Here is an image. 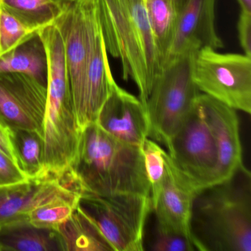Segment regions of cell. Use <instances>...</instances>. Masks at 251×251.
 <instances>
[{
	"label": "cell",
	"instance_id": "1",
	"mask_svg": "<svg viewBox=\"0 0 251 251\" xmlns=\"http://www.w3.org/2000/svg\"><path fill=\"white\" fill-rule=\"evenodd\" d=\"M190 227L197 251H251V177L245 167L197 194Z\"/></svg>",
	"mask_w": 251,
	"mask_h": 251
},
{
	"label": "cell",
	"instance_id": "2",
	"mask_svg": "<svg viewBox=\"0 0 251 251\" xmlns=\"http://www.w3.org/2000/svg\"><path fill=\"white\" fill-rule=\"evenodd\" d=\"M98 7L107 52L120 60L123 78L134 82L145 105L164 66L145 0H98Z\"/></svg>",
	"mask_w": 251,
	"mask_h": 251
},
{
	"label": "cell",
	"instance_id": "3",
	"mask_svg": "<svg viewBox=\"0 0 251 251\" xmlns=\"http://www.w3.org/2000/svg\"><path fill=\"white\" fill-rule=\"evenodd\" d=\"M67 173L83 192L151 196L142 148L112 137L96 123L82 130L77 153Z\"/></svg>",
	"mask_w": 251,
	"mask_h": 251
},
{
	"label": "cell",
	"instance_id": "4",
	"mask_svg": "<svg viewBox=\"0 0 251 251\" xmlns=\"http://www.w3.org/2000/svg\"><path fill=\"white\" fill-rule=\"evenodd\" d=\"M39 33L48 58L44 172L46 176L62 177L77 153L81 130L75 111L61 30L54 23Z\"/></svg>",
	"mask_w": 251,
	"mask_h": 251
},
{
	"label": "cell",
	"instance_id": "5",
	"mask_svg": "<svg viewBox=\"0 0 251 251\" xmlns=\"http://www.w3.org/2000/svg\"><path fill=\"white\" fill-rule=\"evenodd\" d=\"M197 51L185 52L164 64L145 103L150 138L165 147L184 123L201 93L192 78Z\"/></svg>",
	"mask_w": 251,
	"mask_h": 251
},
{
	"label": "cell",
	"instance_id": "6",
	"mask_svg": "<svg viewBox=\"0 0 251 251\" xmlns=\"http://www.w3.org/2000/svg\"><path fill=\"white\" fill-rule=\"evenodd\" d=\"M77 206L94 222L114 251H142L147 219L152 211L150 195L83 192Z\"/></svg>",
	"mask_w": 251,
	"mask_h": 251
},
{
	"label": "cell",
	"instance_id": "7",
	"mask_svg": "<svg viewBox=\"0 0 251 251\" xmlns=\"http://www.w3.org/2000/svg\"><path fill=\"white\" fill-rule=\"evenodd\" d=\"M192 78L201 93L251 114V57L202 48L194 56Z\"/></svg>",
	"mask_w": 251,
	"mask_h": 251
},
{
	"label": "cell",
	"instance_id": "8",
	"mask_svg": "<svg viewBox=\"0 0 251 251\" xmlns=\"http://www.w3.org/2000/svg\"><path fill=\"white\" fill-rule=\"evenodd\" d=\"M166 148L172 163L197 192L217 183V144L198 100Z\"/></svg>",
	"mask_w": 251,
	"mask_h": 251
},
{
	"label": "cell",
	"instance_id": "9",
	"mask_svg": "<svg viewBox=\"0 0 251 251\" xmlns=\"http://www.w3.org/2000/svg\"><path fill=\"white\" fill-rule=\"evenodd\" d=\"M55 23L64 39L66 62L75 111L81 100L92 49L97 36L102 30L98 0H73Z\"/></svg>",
	"mask_w": 251,
	"mask_h": 251
},
{
	"label": "cell",
	"instance_id": "10",
	"mask_svg": "<svg viewBox=\"0 0 251 251\" xmlns=\"http://www.w3.org/2000/svg\"><path fill=\"white\" fill-rule=\"evenodd\" d=\"M83 192L75 180L65 176H42L0 186V227L28 220L27 214L32 209L54 201L78 202Z\"/></svg>",
	"mask_w": 251,
	"mask_h": 251
},
{
	"label": "cell",
	"instance_id": "11",
	"mask_svg": "<svg viewBox=\"0 0 251 251\" xmlns=\"http://www.w3.org/2000/svg\"><path fill=\"white\" fill-rule=\"evenodd\" d=\"M47 94V86L27 75L0 73V117L11 128L44 138Z\"/></svg>",
	"mask_w": 251,
	"mask_h": 251
},
{
	"label": "cell",
	"instance_id": "12",
	"mask_svg": "<svg viewBox=\"0 0 251 251\" xmlns=\"http://www.w3.org/2000/svg\"><path fill=\"white\" fill-rule=\"evenodd\" d=\"M197 192L172 163L166 153V170L156 195L151 198L156 229L192 240L191 216ZM194 243V242H193Z\"/></svg>",
	"mask_w": 251,
	"mask_h": 251
},
{
	"label": "cell",
	"instance_id": "13",
	"mask_svg": "<svg viewBox=\"0 0 251 251\" xmlns=\"http://www.w3.org/2000/svg\"><path fill=\"white\" fill-rule=\"evenodd\" d=\"M110 136L124 143L142 148L150 138V121L146 106L139 98L120 87L117 82L96 121Z\"/></svg>",
	"mask_w": 251,
	"mask_h": 251
},
{
	"label": "cell",
	"instance_id": "14",
	"mask_svg": "<svg viewBox=\"0 0 251 251\" xmlns=\"http://www.w3.org/2000/svg\"><path fill=\"white\" fill-rule=\"evenodd\" d=\"M216 3L217 0H184L164 64L189 51L223 48L216 29Z\"/></svg>",
	"mask_w": 251,
	"mask_h": 251
},
{
	"label": "cell",
	"instance_id": "15",
	"mask_svg": "<svg viewBox=\"0 0 251 251\" xmlns=\"http://www.w3.org/2000/svg\"><path fill=\"white\" fill-rule=\"evenodd\" d=\"M198 102L215 139L218 151L217 183L228 180L244 167L236 110L201 93Z\"/></svg>",
	"mask_w": 251,
	"mask_h": 251
},
{
	"label": "cell",
	"instance_id": "16",
	"mask_svg": "<svg viewBox=\"0 0 251 251\" xmlns=\"http://www.w3.org/2000/svg\"><path fill=\"white\" fill-rule=\"evenodd\" d=\"M108 54L101 30L97 36L89 58L81 100L75 111L81 131L91 123H95L100 110L111 94L116 82L111 73Z\"/></svg>",
	"mask_w": 251,
	"mask_h": 251
},
{
	"label": "cell",
	"instance_id": "17",
	"mask_svg": "<svg viewBox=\"0 0 251 251\" xmlns=\"http://www.w3.org/2000/svg\"><path fill=\"white\" fill-rule=\"evenodd\" d=\"M0 251H65L58 230L42 228L28 220L0 227Z\"/></svg>",
	"mask_w": 251,
	"mask_h": 251
},
{
	"label": "cell",
	"instance_id": "18",
	"mask_svg": "<svg viewBox=\"0 0 251 251\" xmlns=\"http://www.w3.org/2000/svg\"><path fill=\"white\" fill-rule=\"evenodd\" d=\"M0 73L27 75L47 86L48 58L39 32L14 50L0 57Z\"/></svg>",
	"mask_w": 251,
	"mask_h": 251
},
{
	"label": "cell",
	"instance_id": "19",
	"mask_svg": "<svg viewBox=\"0 0 251 251\" xmlns=\"http://www.w3.org/2000/svg\"><path fill=\"white\" fill-rule=\"evenodd\" d=\"M56 230L65 251H114L96 224L78 206Z\"/></svg>",
	"mask_w": 251,
	"mask_h": 251
},
{
	"label": "cell",
	"instance_id": "20",
	"mask_svg": "<svg viewBox=\"0 0 251 251\" xmlns=\"http://www.w3.org/2000/svg\"><path fill=\"white\" fill-rule=\"evenodd\" d=\"M0 5L38 31L55 23L65 9L55 0H0Z\"/></svg>",
	"mask_w": 251,
	"mask_h": 251
},
{
	"label": "cell",
	"instance_id": "21",
	"mask_svg": "<svg viewBox=\"0 0 251 251\" xmlns=\"http://www.w3.org/2000/svg\"><path fill=\"white\" fill-rule=\"evenodd\" d=\"M151 30L165 61L171 46L180 8L172 0H145Z\"/></svg>",
	"mask_w": 251,
	"mask_h": 251
},
{
	"label": "cell",
	"instance_id": "22",
	"mask_svg": "<svg viewBox=\"0 0 251 251\" xmlns=\"http://www.w3.org/2000/svg\"><path fill=\"white\" fill-rule=\"evenodd\" d=\"M11 129L20 168L28 178L48 176L44 172L43 136L32 130Z\"/></svg>",
	"mask_w": 251,
	"mask_h": 251
},
{
	"label": "cell",
	"instance_id": "23",
	"mask_svg": "<svg viewBox=\"0 0 251 251\" xmlns=\"http://www.w3.org/2000/svg\"><path fill=\"white\" fill-rule=\"evenodd\" d=\"M38 32L0 5V57L14 50Z\"/></svg>",
	"mask_w": 251,
	"mask_h": 251
},
{
	"label": "cell",
	"instance_id": "24",
	"mask_svg": "<svg viewBox=\"0 0 251 251\" xmlns=\"http://www.w3.org/2000/svg\"><path fill=\"white\" fill-rule=\"evenodd\" d=\"M78 202L58 201L36 207L27 214L29 221L33 226L42 228L56 230L70 219Z\"/></svg>",
	"mask_w": 251,
	"mask_h": 251
},
{
	"label": "cell",
	"instance_id": "25",
	"mask_svg": "<svg viewBox=\"0 0 251 251\" xmlns=\"http://www.w3.org/2000/svg\"><path fill=\"white\" fill-rule=\"evenodd\" d=\"M142 151L152 198L158 192L165 175L167 151L151 138L145 140Z\"/></svg>",
	"mask_w": 251,
	"mask_h": 251
},
{
	"label": "cell",
	"instance_id": "26",
	"mask_svg": "<svg viewBox=\"0 0 251 251\" xmlns=\"http://www.w3.org/2000/svg\"><path fill=\"white\" fill-rule=\"evenodd\" d=\"M151 249L155 251H197L193 242L187 237L156 228Z\"/></svg>",
	"mask_w": 251,
	"mask_h": 251
},
{
	"label": "cell",
	"instance_id": "27",
	"mask_svg": "<svg viewBox=\"0 0 251 251\" xmlns=\"http://www.w3.org/2000/svg\"><path fill=\"white\" fill-rule=\"evenodd\" d=\"M28 177L8 155L0 151V186L14 184Z\"/></svg>",
	"mask_w": 251,
	"mask_h": 251
},
{
	"label": "cell",
	"instance_id": "28",
	"mask_svg": "<svg viewBox=\"0 0 251 251\" xmlns=\"http://www.w3.org/2000/svg\"><path fill=\"white\" fill-rule=\"evenodd\" d=\"M239 43L244 54L251 58V13L241 11L237 24Z\"/></svg>",
	"mask_w": 251,
	"mask_h": 251
},
{
	"label": "cell",
	"instance_id": "29",
	"mask_svg": "<svg viewBox=\"0 0 251 251\" xmlns=\"http://www.w3.org/2000/svg\"><path fill=\"white\" fill-rule=\"evenodd\" d=\"M0 151L11 158L17 165L18 160L14 151L11 136V129L0 117Z\"/></svg>",
	"mask_w": 251,
	"mask_h": 251
},
{
	"label": "cell",
	"instance_id": "30",
	"mask_svg": "<svg viewBox=\"0 0 251 251\" xmlns=\"http://www.w3.org/2000/svg\"><path fill=\"white\" fill-rule=\"evenodd\" d=\"M241 11L251 13V0H237Z\"/></svg>",
	"mask_w": 251,
	"mask_h": 251
},
{
	"label": "cell",
	"instance_id": "31",
	"mask_svg": "<svg viewBox=\"0 0 251 251\" xmlns=\"http://www.w3.org/2000/svg\"><path fill=\"white\" fill-rule=\"evenodd\" d=\"M55 1L60 4L63 8H65L73 0H55Z\"/></svg>",
	"mask_w": 251,
	"mask_h": 251
},
{
	"label": "cell",
	"instance_id": "32",
	"mask_svg": "<svg viewBox=\"0 0 251 251\" xmlns=\"http://www.w3.org/2000/svg\"><path fill=\"white\" fill-rule=\"evenodd\" d=\"M173 2L176 3V5L179 8H181L182 5H183V2H184V0H172Z\"/></svg>",
	"mask_w": 251,
	"mask_h": 251
}]
</instances>
